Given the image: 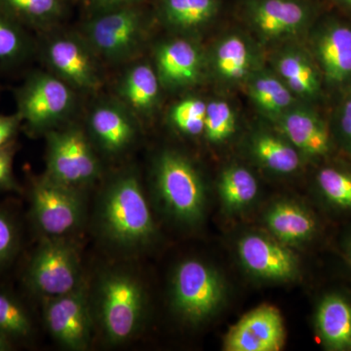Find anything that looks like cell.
I'll return each mask as SVG.
<instances>
[{"mask_svg":"<svg viewBox=\"0 0 351 351\" xmlns=\"http://www.w3.org/2000/svg\"><path fill=\"white\" fill-rule=\"evenodd\" d=\"M97 226L108 243L133 251L149 243L156 226L137 176H117L106 186L97 206Z\"/></svg>","mask_w":351,"mask_h":351,"instance_id":"obj_1","label":"cell"},{"mask_svg":"<svg viewBox=\"0 0 351 351\" xmlns=\"http://www.w3.org/2000/svg\"><path fill=\"white\" fill-rule=\"evenodd\" d=\"M339 129L343 143L351 152V96L346 101L345 105L341 108Z\"/></svg>","mask_w":351,"mask_h":351,"instance_id":"obj_37","label":"cell"},{"mask_svg":"<svg viewBox=\"0 0 351 351\" xmlns=\"http://www.w3.org/2000/svg\"><path fill=\"white\" fill-rule=\"evenodd\" d=\"M19 244V232L14 219L0 210V265L13 257Z\"/></svg>","mask_w":351,"mask_h":351,"instance_id":"obj_34","label":"cell"},{"mask_svg":"<svg viewBox=\"0 0 351 351\" xmlns=\"http://www.w3.org/2000/svg\"><path fill=\"white\" fill-rule=\"evenodd\" d=\"M250 95L258 107L270 115L280 114L293 101L287 85L269 75H258L252 82Z\"/></svg>","mask_w":351,"mask_h":351,"instance_id":"obj_28","label":"cell"},{"mask_svg":"<svg viewBox=\"0 0 351 351\" xmlns=\"http://www.w3.org/2000/svg\"><path fill=\"white\" fill-rule=\"evenodd\" d=\"M279 73L291 91L302 96L313 97L319 91L317 73L313 64L302 55L289 53L277 64Z\"/></svg>","mask_w":351,"mask_h":351,"instance_id":"obj_23","label":"cell"},{"mask_svg":"<svg viewBox=\"0 0 351 351\" xmlns=\"http://www.w3.org/2000/svg\"><path fill=\"white\" fill-rule=\"evenodd\" d=\"M48 63L66 82L82 89H93L99 83L96 66L83 45L71 38H59L46 50Z\"/></svg>","mask_w":351,"mask_h":351,"instance_id":"obj_13","label":"cell"},{"mask_svg":"<svg viewBox=\"0 0 351 351\" xmlns=\"http://www.w3.org/2000/svg\"><path fill=\"white\" fill-rule=\"evenodd\" d=\"M96 293L97 314L108 343L130 341L144 317V291L137 279L126 272L110 271L101 276Z\"/></svg>","mask_w":351,"mask_h":351,"instance_id":"obj_2","label":"cell"},{"mask_svg":"<svg viewBox=\"0 0 351 351\" xmlns=\"http://www.w3.org/2000/svg\"><path fill=\"white\" fill-rule=\"evenodd\" d=\"M31 43L22 25L0 9V66H13L24 61Z\"/></svg>","mask_w":351,"mask_h":351,"instance_id":"obj_26","label":"cell"},{"mask_svg":"<svg viewBox=\"0 0 351 351\" xmlns=\"http://www.w3.org/2000/svg\"><path fill=\"white\" fill-rule=\"evenodd\" d=\"M21 123L22 120L18 113L13 115H0V149L12 144Z\"/></svg>","mask_w":351,"mask_h":351,"instance_id":"obj_36","label":"cell"},{"mask_svg":"<svg viewBox=\"0 0 351 351\" xmlns=\"http://www.w3.org/2000/svg\"><path fill=\"white\" fill-rule=\"evenodd\" d=\"M27 279L29 287L45 300L80 287L84 281L75 247L66 239L44 237L32 256Z\"/></svg>","mask_w":351,"mask_h":351,"instance_id":"obj_5","label":"cell"},{"mask_svg":"<svg viewBox=\"0 0 351 351\" xmlns=\"http://www.w3.org/2000/svg\"><path fill=\"white\" fill-rule=\"evenodd\" d=\"M17 113L25 127L34 133L49 130L63 119L71 106L73 95L66 83L50 73H32L16 92Z\"/></svg>","mask_w":351,"mask_h":351,"instance_id":"obj_7","label":"cell"},{"mask_svg":"<svg viewBox=\"0 0 351 351\" xmlns=\"http://www.w3.org/2000/svg\"><path fill=\"white\" fill-rule=\"evenodd\" d=\"M207 104L198 99L180 101L171 112L174 125L186 135L197 136L204 132Z\"/></svg>","mask_w":351,"mask_h":351,"instance_id":"obj_33","label":"cell"},{"mask_svg":"<svg viewBox=\"0 0 351 351\" xmlns=\"http://www.w3.org/2000/svg\"><path fill=\"white\" fill-rule=\"evenodd\" d=\"M140 14L131 7H119L99 16L87 25V36L95 49L110 60L125 59L140 39Z\"/></svg>","mask_w":351,"mask_h":351,"instance_id":"obj_10","label":"cell"},{"mask_svg":"<svg viewBox=\"0 0 351 351\" xmlns=\"http://www.w3.org/2000/svg\"><path fill=\"white\" fill-rule=\"evenodd\" d=\"M173 304L184 319L199 322L216 311L223 297L218 274L206 263L184 261L176 269L172 285Z\"/></svg>","mask_w":351,"mask_h":351,"instance_id":"obj_8","label":"cell"},{"mask_svg":"<svg viewBox=\"0 0 351 351\" xmlns=\"http://www.w3.org/2000/svg\"><path fill=\"white\" fill-rule=\"evenodd\" d=\"M12 350V341L0 332V351Z\"/></svg>","mask_w":351,"mask_h":351,"instance_id":"obj_39","label":"cell"},{"mask_svg":"<svg viewBox=\"0 0 351 351\" xmlns=\"http://www.w3.org/2000/svg\"><path fill=\"white\" fill-rule=\"evenodd\" d=\"M306 18V7L295 0H260L253 10L258 29L270 38L297 32Z\"/></svg>","mask_w":351,"mask_h":351,"instance_id":"obj_17","label":"cell"},{"mask_svg":"<svg viewBox=\"0 0 351 351\" xmlns=\"http://www.w3.org/2000/svg\"><path fill=\"white\" fill-rule=\"evenodd\" d=\"M90 128L101 149L108 154L123 152L135 137L131 120L114 106L97 108L90 117Z\"/></svg>","mask_w":351,"mask_h":351,"instance_id":"obj_19","label":"cell"},{"mask_svg":"<svg viewBox=\"0 0 351 351\" xmlns=\"http://www.w3.org/2000/svg\"><path fill=\"white\" fill-rule=\"evenodd\" d=\"M0 9L21 25L41 27L61 13L60 0H0Z\"/></svg>","mask_w":351,"mask_h":351,"instance_id":"obj_27","label":"cell"},{"mask_svg":"<svg viewBox=\"0 0 351 351\" xmlns=\"http://www.w3.org/2000/svg\"><path fill=\"white\" fill-rule=\"evenodd\" d=\"M215 63L219 75L226 80H241L250 66V53L243 39L228 36L217 48Z\"/></svg>","mask_w":351,"mask_h":351,"instance_id":"obj_29","label":"cell"},{"mask_svg":"<svg viewBox=\"0 0 351 351\" xmlns=\"http://www.w3.org/2000/svg\"><path fill=\"white\" fill-rule=\"evenodd\" d=\"M133 1L134 0H90V2L95 6L108 9L126 6L127 4Z\"/></svg>","mask_w":351,"mask_h":351,"instance_id":"obj_38","label":"cell"},{"mask_svg":"<svg viewBox=\"0 0 351 351\" xmlns=\"http://www.w3.org/2000/svg\"><path fill=\"white\" fill-rule=\"evenodd\" d=\"M156 61L158 78L168 86L191 84L199 75V53L193 44L182 39L163 44Z\"/></svg>","mask_w":351,"mask_h":351,"instance_id":"obj_14","label":"cell"},{"mask_svg":"<svg viewBox=\"0 0 351 351\" xmlns=\"http://www.w3.org/2000/svg\"><path fill=\"white\" fill-rule=\"evenodd\" d=\"M46 165L51 179L82 191L100 177L98 158L77 127L48 131Z\"/></svg>","mask_w":351,"mask_h":351,"instance_id":"obj_6","label":"cell"},{"mask_svg":"<svg viewBox=\"0 0 351 351\" xmlns=\"http://www.w3.org/2000/svg\"><path fill=\"white\" fill-rule=\"evenodd\" d=\"M239 254L245 267L263 278L288 280L297 272L298 263L294 254L262 235L243 237L239 243Z\"/></svg>","mask_w":351,"mask_h":351,"instance_id":"obj_12","label":"cell"},{"mask_svg":"<svg viewBox=\"0 0 351 351\" xmlns=\"http://www.w3.org/2000/svg\"><path fill=\"white\" fill-rule=\"evenodd\" d=\"M316 326L329 350H351V304L346 298L326 295L318 306Z\"/></svg>","mask_w":351,"mask_h":351,"instance_id":"obj_16","label":"cell"},{"mask_svg":"<svg viewBox=\"0 0 351 351\" xmlns=\"http://www.w3.org/2000/svg\"><path fill=\"white\" fill-rule=\"evenodd\" d=\"M267 225L277 239L289 244L306 241L315 232L311 215L290 202L274 205L267 215Z\"/></svg>","mask_w":351,"mask_h":351,"instance_id":"obj_20","label":"cell"},{"mask_svg":"<svg viewBox=\"0 0 351 351\" xmlns=\"http://www.w3.org/2000/svg\"><path fill=\"white\" fill-rule=\"evenodd\" d=\"M254 152L265 167L274 172L289 174L300 166V156L294 147L274 136H258L254 142Z\"/></svg>","mask_w":351,"mask_h":351,"instance_id":"obj_25","label":"cell"},{"mask_svg":"<svg viewBox=\"0 0 351 351\" xmlns=\"http://www.w3.org/2000/svg\"><path fill=\"white\" fill-rule=\"evenodd\" d=\"M234 130V113L226 101H214L207 104L204 133L210 142H223L230 138Z\"/></svg>","mask_w":351,"mask_h":351,"instance_id":"obj_32","label":"cell"},{"mask_svg":"<svg viewBox=\"0 0 351 351\" xmlns=\"http://www.w3.org/2000/svg\"><path fill=\"white\" fill-rule=\"evenodd\" d=\"M285 341L282 315L276 306L263 304L245 314L225 339L226 351H278Z\"/></svg>","mask_w":351,"mask_h":351,"instance_id":"obj_11","label":"cell"},{"mask_svg":"<svg viewBox=\"0 0 351 351\" xmlns=\"http://www.w3.org/2000/svg\"><path fill=\"white\" fill-rule=\"evenodd\" d=\"M348 6L351 7V0H343Z\"/></svg>","mask_w":351,"mask_h":351,"instance_id":"obj_40","label":"cell"},{"mask_svg":"<svg viewBox=\"0 0 351 351\" xmlns=\"http://www.w3.org/2000/svg\"><path fill=\"white\" fill-rule=\"evenodd\" d=\"M258 182L250 171L240 166H232L221 174L219 193L225 206L241 209L250 204L258 195Z\"/></svg>","mask_w":351,"mask_h":351,"instance_id":"obj_22","label":"cell"},{"mask_svg":"<svg viewBox=\"0 0 351 351\" xmlns=\"http://www.w3.org/2000/svg\"><path fill=\"white\" fill-rule=\"evenodd\" d=\"M0 332L11 341L27 338L32 332V320L25 307L5 292H0Z\"/></svg>","mask_w":351,"mask_h":351,"instance_id":"obj_30","label":"cell"},{"mask_svg":"<svg viewBox=\"0 0 351 351\" xmlns=\"http://www.w3.org/2000/svg\"><path fill=\"white\" fill-rule=\"evenodd\" d=\"M32 218L44 237L64 239L82 228L85 201L82 189L71 188L47 175L32 181Z\"/></svg>","mask_w":351,"mask_h":351,"instance_id":"obj_3","label":"cell"},{"mask_svg":"<svg viewBox=\"0 0 351 351\" xmlns=\"http://www.w3.org/2000/svg\"><path fill=\"white\" fill-rule=\"evenodd\" d=\"M13 156L12 144L0 149V193L19 191L13 174Z\"/></svg>","mask_w":351,"mask_h":351,"instance_id":"obj_35","label":"cell"},{"mask_svg":"<svg viewBox=\"0 0 351 351\" xmlns=\"http://www.w3.org/2000/svg\"><path fill=\"white\" fill-rule=\"evenodd\" d=\"M157 193L171 215L186 223H195L204 208V188L197 171L175 152L159 156L154 172Z\"/></svg>","mask_w":351,"mask_h":351,"instance_id":"obj_4","label":"cell"},{"mask_svg":"<svg viewBox=\"0 0 351 351\" xmlns=\"http://www.w3.org/2000/svg\"><path fill=\"white\" fill-rule=\"evenodd\" d=\"M317 184L325 199L332 206L351 210V173L338 168L319 171Z\"/></svg>","mask_w":351,"mask_h":351,"instance_id":"obj_31","label":"cell"},{"mask_svg":"<svg viewBox=\"0 0 351 351\" xmlns=\"http://www.w3.org/2000/svg\"><path fill=\"white\" fill-rule=\"evenodd\" d=\"M165 19L180 29H193L204 24L216 12V0H163Z\"/></svg>","mask_w":351,"mask_h":351,"instance_id":"obj_24","label":"cell"},{"mask_svg":"<svg viewBox=\"0 0 351 351\" xmlns=\"http://www.w3.org/2000/svg\"><path fill=\"white\" fill-rule=\"evenodd\" d=\"M316 52L328 82L341 84L351 78V27L334 25L321 34Z\"/></svg>","mask_w":351,"mask_h":351,"instance_id":"obj_15","label":"cell"},{"mask_svg":"<svg viewBox=\"0 0 351 351\" xmlns=\"http://www.w3.org/2000/svg\"><path fill=\"white\" fill-rule=\"evenodd\" d=\"M44 322L51 336L64 348L85 350L91 341V313L83 283L69 294L46 299Z\"/></svg>","mask_w":351,"mask_h":351,"instance_id":"obj_9","label":"cell"},{"mask_svg":"<svg viewBox=\"0 0 351 351\" xmlns=\"http://www.w3.org/2000/svg\"><path fill=\"white\" fill-rule=\"evenodd\" d=\"M282 128L291 143L308 156H324L330 151L329 132L313 112L295 110L286 113Z\"/></svg>","mask_w":351,"mask_h":351,"instance_id":"obj_18","label":"cell"},{"mask_svg":"<svg viewBox=\"0 0 351 351\" xmlns=\"http://www.w3.org/2000/svg\"><path fill=\"white\" fill-rule=\"evenodd\" d=\"M159 92V78L147 64H138L127 73L120 86L124 100L135 110L154 107Z\"/></svg>","mask_w":351,"mask_h":351,"instance_id":"obj_21","label":"cell"},{"mask_svg":"<svg viewBox=\"0 0 351 351\" xmlns=\"http://www.w3.org/2000/svg\"><path fill=\"white\" fill-rule=\"evenodd\" d=\"M350 258H351V246H350Z\"/></svg>","mask_w":351,"mask_h":351,"instance_id":"obj_41","label":"cell"}]
</instances>
